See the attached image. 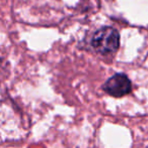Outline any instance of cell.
<instances>
[{"instance_id":"6da1fadb","label":"cell","mask_w":148,"mask_h":148,"mask_svg":"<svg viewBox=\"0 0 148 148\" xmlns=\"http://www.w3.org/2000/svg\"><path fill=\"white\" fill-rule=\"evenodd\" d=\"M120 45V34L112 27H103L95 32L92 37V47L101 55L113 53Z\"/></svg>"},{"instance_id":"7a4b0ae2","label":"cell","mask_w":148,"mask_h":148,"mask_svg":"<svg viewBox=\"0 0 148 148\" xmlns=\"http://www.w3.org/2000/svg\"><path fill=\"white\" fill-rule=\"evenodd\" d=\"M103 88L109 95L120 98L132 91V84L126 75L116 74L105 83Z\"/></svg>"}]
</instances>
